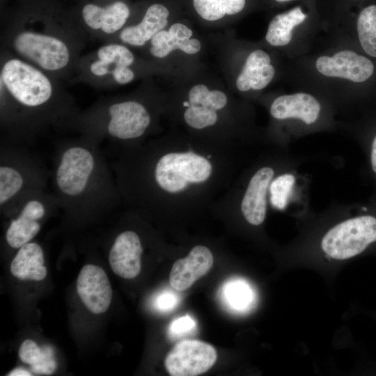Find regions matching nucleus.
<instances>
[{
    "label": "nucleus",
    "mask_w": 376,
    "mask_h": 376,
    "mask_svg": "<svg viewBox=\"0 0 376 376\" xmlns=\"http://www.w3.org/2000/svg\"><path fill=\"white\" fill-rule=\"evenodd\" d=\"M1 49L70 81L88 38L60 0H15L1 10Z\"/></svg>",
    "instance_id": "1"
},
{
    "label": "nucleus",
    "mask_w": 376,
    "mask_h": 376,
    "mask_svg": "<svg viewBox=\"0 0 376 376\" xmlns=\"http://www.w3.org/2000/svg\"><path fill=\"white\" fill-rule=\"evenodd\" d=\"M318 43V49L285 61L281 81L328 102L357 100L376 93L375 61L338 40L321 36Z\"/></svg>",
    "instance_id": "2"
},
{
    "label": "nucleus",
    "mask_w": 376,
    "mask_h": 376,
    "mask_svg": "<svg viewBox=\"0 0 376 376\" xmlns=\"http://www.w3.org/2000/svg\"><path fill=\"white\" fill-rule=\"evenodd\" d=\"M73 99L57 79L0 50L1 119L14 130L72 117Z\"/></svg>",
    "instance_id": "3"
},
{
    "label": "nucleus",
    "mask_w": 376,
    "mask_h": 376,
    "mask_svg": "<svg viewBox=\"0 0 376 376\" xmlns=\"http://www.w3.org/2000/svg\"><path fill=\"white\" fill-rule=\"evenodd\" d=\"M160 75L169 73L127 45L106 42L81 56L70 81L109 89Z\"/></svg>",
    "instance_id": "4"
},
{
    "label": "nucleus",
    "mask_w": 376,
    "mask_h": 376,
    "mask_svg": "<svg viewBox=\"0 0 376 376\" xmlns=\"http://www.w3.org/2000/svg\"><path fill=\"white\" fill-rule=\"evenodd\" d=\"M285 61L261 40L231 39L225 61L228 88L244 96L262 95L282 80Z\"/></svg>",
    "instance_id": "5"
},
{
    "label": "nucleus",
    "mask_w": 376,
    "mask_h": 376,
    "mask_svg": "<svg viewBox=\"0 0 376 376\" xmlns=\"http://www.w3.org/2000/svg\"><path fill=\"white\" fill-rule=\"evenodd\" d=\"M322 34L318 0H301L272 13L260 40L285 60H292L311 52Z\"/></svg>",
    "instance_id": "6"
},
{
    "label": "nucleus",
    "mask_w": 376,
    "mask_h": 376,
    "mask_svg": "<svg viewBox=\"0 0 376 376\" xmlns=\"http://www.w3.org/2000/svg\"><path fill=\"white\" fill-rule=\"evenodd\" d=\"M322 37L348 44L376 61V0H318Z\"/></svg>",
    "instance_id": "7"
},
{
    "label": "nucleus",
    "mask_w": 376,
    "mask_h": 376,
    "mask_svg": "<svg viewBox=\"0 0 376 376\" xmlns=\"http://www.w3.org/2000/svg\"><path fill=\"white\" fill-rule=\"evenodd\" d=\"M78 120L89 130L127 140L141 136L152 118L145 104L131 96L104 100Z\"/></svg>",
    "instance_id": "8"
},
{
    "label": "nucleus",
    "mask_w": 376,
    "mask_h": 376,
    "mask_svg": "<svg viewBox=\"0 0 376 376\" xmlns=\"http://www.w3.org/2000/svg\"><path fill=\"white\" fill-rule=\"evenodd\" d=\"M133 0H75L69 12L88 39L112 40L130 20Z\"/></svg>",
    "instance_id": "9"
},
{
    "label": "nucleus",
    "mask_w": 376,
    "mask_h": 376,
    "mask_svg": "<svg viewBox=\"0 0 376 376\" xmlns=\"http://www.w3.org/2000/svg\"><path fill=\"white\" fill-rule=\"evenodd\" d=\"M184 13L181 0L136 1L130 20L109 42H119L142 51L157 33Z\"/></svg>",
    "instance_id": "10"
},
{
    "label": "nucleus",
    "mask_w": 376,
    "mask_h": 376,
    "mask_svg": "<svg viewBox=\"0 0 376 376\" xmlns=\"http://www.w3.org/2000/svg\"><path fill=\"white\" fill-rule=\"evenodd\" d=\"M203 52L204 42L196 35L190 21L182 15L157 33L139 54L170 75L171 60L198 58Z\"/></svg>",
    "instance_id": "11"
},
{
    "label": "nucleus",
    "mask_w": 376,
    "mask_h": 376,
    "mask_svg": "<svg viewBox=\"0 0 376 376\" xmlns=\"http://www.w3.org/2000/svg\"><path fill=\"white\" fill-rule=\"evenodd\" d=\"M376 241V218L360 216L331 228L322 240V248L330 257L345 260L363 252Z\"/></svg>",
    "instance_id": "12"
},
{
    "label": "nucleus",
    "mask_w": 376,
    "mask_h": 376,
    "mask_svg": "<svg viewBox=\"0 0 376 376\" xmlns=\"http://www.w3.org/2000/svg\"><path fill=\"white\" fill-rule=\"evenodd\" d=\"M96 166L95 155L86 146H69L60 156L55 171L58 193L65 198L81 197L92 183Z\"/></svg>",
    "instance_id": "13"
},
{
    "label": "nucleus",
    "mask_w": 376,
    "mask_h": 376,
    "mask_svg": "<svg viewBox=\"0 0 376 376\" xmlns=\"http://www.w3.org/2000/svg\"><path fill=\"white\" fill-rule=\"evenodd\" d=\"M212 165L205 157L193 152H172L158 161L155 177L159 187L169 192H178L189 183L205 181L211 175Z\"/></svg>",
    "instance_id": "14"
},
{
    "label": "nucleus",
    "mask_w": 376,
    "mask_h": 376,
    "mask_svg": "<svg viewBox=\"0 0 376 376\" xmlns=\"http://www.w3.org/2000/svg\"><path fill=\"white\" fill-rule=\"evenodd\" d=\"M268 95L270 116L277 122L299 123L312 127L324 117L325 102L328 101L313 92L295 89Z\"/></svg>",
    "instance_id": "15"
},
{
    "label": "nucleus",
    "mask_w": 376,
    "mask_h": 376,
    "mask_svg": "<svg viewBox=\"0 0 376 376\" xmlns=\"http://www.w3.org/2000/svg\"><path fill=\"white\" fill-rule=\"evenodd\" d=\"M185 13L205 27L232 24L261 10L262 0H181Z\"/></svg>",
    "instance_id": "16"
},
{
    "label": "nucleus",
    "mask_w": 376,
    "mask_h": 376,
    "mask_svg": "<svg viewBox=\"0 0 376 376\" xmlns=\"http://www.w3.org/2000/svg\"><path fill=\"white\" fill-rule=\"evenodd\" d=\"M217 358L212 345L198 340H183L166 354L164 366L171 376H196L210 370Z\"/></svg>",
    "instance_id": "17"
},
{
    "label": "nucleus",
    "mask_w": 376,
    "mask_h": 376,
    "mask_svg": "<svg viewBox=\"0 0 376 376\" xmlns=\"http://www.w3.org/2000/svg\"><path fill=\"white\" fill-rule=\"evenodd\" d=\"M77 290L84 305L93 313H102L109 308L112 290L107 274L100 267L84 266L77 278Z\"/></svg>",
    "instance_id": "18"
},
{
    "label": "nucleus",
    "mask_w": 376,
    "mask_h": 376,
    "mask_svg": "<svg viewBox=\"0 0 376 376\" xmlns=\"http://www.w3.org/2000/svg\"><path fill=\"white\" fill-rule=\"evenodd\" d=\"M143 249L138 235L130 230L116 238L109 254L113 272L124 279H134L141 271Z\"/></svg>",
    "instance_id": "19"
},
{
    "label": "nucleus",
    "mask_w": 376,
    "mask_h": 376,
    "mask_svg": "<svg viewBox=\"0 0 376 376\" xmlns=\"http://www.w3.org/2000/svg\"><path fill=\"white\" fill-rule=\"evenodd\" d=\"M213 256L206 246L197 245L184 258L176 260L169 276L171 286L178 291L189 288L205 275L213 265Z\"/></svg>",
    "instance_id": "20"
},
{
    "label": "nucleus",
    "mask_w": 376,
    "mask_h": 376,
    "mask_svg": "<svg viewBox=\"0 0 376 376\" xmlns=\"http://www.w3.org/2000/svg\"><path fill=\"white\" fill-rule=\"evenodd\" d=\"M46 212L45 203L39 199L27 201L15 219L10 224L6 234L8 244L19 249L29 243L40 230V220Z\"/></svg>",
    "instance_id": "21"
},
{
    "label": "nucleus",
    "mask_w": 376,
    "mask_h": 376,
    "mask_svg": "<svg viewBox=\"0 0 376 376\" xmlns=\"http://www.w3.org/2000/svg\"><path fill=\"white\" fill-rule=\"evenodd\" d=\"M274 171L270 167H263L251 178L243 197L241 210L246 220L258 226L265 220L266 215V192Z\"/></svg>",
    "instance_id": "22"
},
{
    "label": "nucleus",
    "mask_w": 376,
    "mask_h": 376,
    "mask_svg": "<svg viewBox=\"0 0 376 376\" xmlns=\"http://www.w3.org/2000/svg\"><path fill=\"white\" fill-rule=\"evenodd\" d=\"M42 248L35 242H29L20 248L10 265L12 274L22 280L41 281L47 275Z\"/></svg>",
    "instance_id": "23"
},
{
    "label": "nucleus",
    "mask_w": 376,
    "mask_h": 376,
    "mask_svg": "<svg viewBox=\"0 0 376 376\" xmlns=\"http://www.w3.org/2000/svg\"><path fill=\"white\" fill-rule=\"evenodd\" d=\"M19 357L22 361L31 366L33 373L49 375L57 367L54 352L52 347H39L33 340H24L19 349Z\"/></svg>",
    "instance_id": "24"
},
{
    "label": "nucleus",
    "mask_w": 376,
    "mask_h": 376,
    "mask_svg": "<svg viewBox=\"0 0 376 376\" xmlns=\"http://www.w3.org/2000/svg\"><path fill=\"white\" fill-rule=\"evenodd\" d=\"M25 185L22 172L10 164L0 166V204L4 205L15 197Z\"/></svg>",
    "instance_id": "25"
},
{
    "label": "nucleus",
    "mask_w": 376,
    "mask_h": 376,
    "mask_svg": "<svg viewBox=\"0 0 376 376\" xmlns=\"http://www.w3.org/2000/svg\"><path fill=\"white\" fill-rule=\"evenodd\" d=\"M295 180V177L292 174L285 173L272 181L269 191L270 201L273 206L279 210L285 208Z\"/></svg>",
    "instance_id": "26"
},
{
    "label": "nucleus",
    "mask_w": 376,
    "mask_h": 376,
    "mask_svg": "<svg viewBox=\"0 0 376 376\" xmlns=\"http://www.w3.org/2000/svg\"><path fill=\"white\" fill-rule=\"evenodd\" d=\"M225 297L235 308L242 309L249 304L251 294L248 285L240 281H231L225 285Z\"/></svg>",
    "instance_id": "27"
},
{
    "label": "nucleus",
    "mask_w": 376,
    "mask_h": 376,
    "mask_svg": "<svg viewBox=\"0 0 376 376\" xmlns=\"http://www.w3.org/2000/svg\"><path fill=\"white\" fill-rule=\"evenodd\" d=\"M196 325L194 319L189 315L175 320L170 325L169 332L174 336L185 335L191 331Z\"/></svg>",
    "instance_id": "28"
},
{
    "label": "nucleus",
    "mask_w": 376,
    "mask_h": 376,
    "mask_svg": "<svg viewBox=\"0 0 376 376\" xmlns=\"http://www.w3.org/2000/svg\"><path fill=\"white\" fill-rule=\"evenodd\" d=\"M177 302L176 295L170 291H164L157 297L155 306L159 311H168L175 308Z\"/></svg>",
    "instance_id": "29"
},
{
    "label": "nucleus",
    "mask_w": 376,
    "mask_h": 376,
    "mask_svg": "<svg viewBox=\"0 0 376 376\" xmlns=\"http://www.w3.org/2000/svg\"><path fill=\"white\" fill-rule=\"evenodd\" d=\"M301 0H262L261 10L274 13L287 8Z\"/></svg>",
    "instance_id": "30"
},
{
    "label": "nucleus",
    "mask_w": 376,
    "mask_h": 376,
    "mask_svg": "<svg viewBox=\"0 0 376 376\" xmlns=\"http://www.w3.org/2000/svg\"><path fill=\"white\" fill-rule=\"evenodd\" d=\"M370 162L373 171L376 174V134L371 145Z\"/></svg>",
    "instance_id": "31"
},
{
    "label": "nucleus",
    "mask_w": 376,
    "mask_h": 376,
    "mask_svg": "<svg viewBox=\"0 0 376 376\" xmlns=\"http://www.w3.org/2000/svg\"><path fill=\"white\" fill-rule=\"evenodd\" d=\"M7 375L9 376H30L32 374L26 370L22 368H16L9 373Z\"/></svg>",
    "instance_id": "32"
},
{
    "label": "nucleus",
    "mask_w": 376,
    "mask_h": 376,
    "mask_svg": "<svg viewBox=\"0 0 376 376\" xmlns=\"http://www.w3.org/2000/svg\"><path fill=\"white\" fill-rule=\"evenodd\" d=\"M9 0H0V2H1V10L4 8L6 7V5L7 3V2Z\"/></svg>",
    "instance_id": "33"
}]
</instances>
